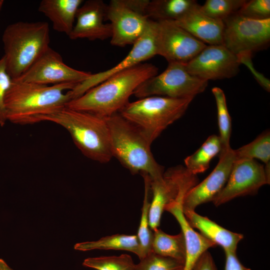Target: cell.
Returning <instances> with one entry per match:
<instances>
[{
  "label": "cell",
  "instance_id": "cell-33",
  "mask_svg": "<svg viewBox=\"0 0 270 270\" xmlns=\"http://www.w3.org/2000/svg\"><path fill=\"white\" fill-rule=\"evenodd\" d=\"M12 81L8 74L6 61L4 56L0 58V126H3L8 121L4 106L6 93L10 88Z\"/></svg>",
  "mask_w": 270,
  "mask_h": 270
},
{
  "label": "cell",
  "instance_id": "cell-19",
  "mask_svg": "<svg viewBox=\"0 0 270 270\" xmlns=\"http://www.w3.org/2000/svg\"><path fill=\"white\" fill-rule=\"evenodd\" d=\"M199 6L198 4L174 22L205 44H222L224 21L206 16L200 10Z\"/></svg>",
  "mask_w": 270,
  "mask_h": 270
},
{
  "label": "cell",
  "instance_id": "cell-36",
  "mask_svg": "<svg viewBox=\"0 0 270 270\" xmlns=\"http://www.w3.org/2000/svg\"><path fill=\"white\" fill-rule=\"evenodd\" d=\"M226 260L224 270H251L243 266L237 258L236 252L225 253Z\"/></svg>",
  "mask_w": 270,
  "mask_h": 270
},
{
  "label": "cell",
  "instance_id": "cell-37",
  "mask_svg": "<svg viewBox=\"0 0 270 270\" xmlns=\"http://www.w3.org/2000/svg\"><path fill=\"white\" fill-rule=\"evenodd\" d=\"M0 270H14L2 259L0 258Z\"/></svg>",
  "mask_w": 270,
  "mask_h": 270
},
{
  "label": "cell",
  "instance_id": "cell-31",
  "mask_svg": "<svg viewBox=\"0 0 270 270\" xmlns=\"http://www.w3.org/2000/svg\"><path fill=\"white\" fill-rule=\"evenodd\" d=\"M184 266L182 262L152 251L135 264L134 270H183Z\"/></svg>",
  "mask_w": 270,
  "mask_h": 270
},
{
  "label": "cell",
  "instance_id": "cell-10",
  "mask_svg": "<svg viewBox=\"0 0 270 270\" xmlns=\"http://www.w3.org/2000/svg\"><path fill=\"white\" fill-rule=\"evenodd\" d=\"M270 182V174L256 160H236L226 185L212 202L218 206L236 198L255 194Z\"/></svg>",
  "mask_w": 270,
  "mask_h": 270
},
{
  "label": "cell",
  "instance_id": "cell-6",
  "mask_svg": "<svg viewBox=\"0 0 270 270\" xmlns=\"http://www.w3.org/2000/svg\"><path fill=\"white\" fill-rule=\"evenodd\" d=\"M194 98L150 96L129 102L118 113L152 144L168 126L184 114Z\"/></svg>",
  "mask_w": 270,
  "mask_h": 270
},
{
  "label": "cell",
  "instance_id": "cell-1",
  "mask_svg": "<svg viewBox=\"0 0 270 270\" xmlns=\"http://www.w3.org/2000/svg\"><path fill=\"white\" fill-rule=\"evenodd\" d=\"M158 68L141 63L116 73L72 100L66 106L106 118L118 113L129 102L136 88L146 80L156 75Z\"/></svg>",
  "mask_w": 270,
  "mask_h": 270
},
{
  "label": "cell",
  "instance_id": "cell-3",
  "mask_svg": "<svg viewBox=\"0 0 270 270\" xmlns=\"http://www.w3.org/2000/svg\"><path fill=\"white\" fill-rule=\"evenodd\" d=\"M44 121L66 129L78 148L88 158L104 164L112 158L106 118L64 106L40 116L37 123Z\"/></svg>",
  "mask_w": 270,
  "mask_h": 270
},
{
  "label": "cell",
  "instance_id": "cell-20",
  "mask_svg": "<svg viewBox=\"0 0 270 270\" xmlns=\"http://www.w3.org/2000/svg\"><path fill=\"white\" fill-rule=\"evenodd\" d=\"M183 212L192 228L198 229L202 236L216 246H220L225 253L236 252L238 242L244 238L242 234L228 230L194 210L183 211Z\"/></svg>",
  "mask_w": 270,
  "mask_h": 270
},
{
  "label": "cell",
  "instance_id": "cell-26",
  "mask_svg": "<svg viewBox=\"0 0 270 270\" xmlns=\"http://www.w3.org/2000/svg\"><path fill=\"white\" fill-rule=\"evenodd\" d=\"M144 180V194L143 205L142 209V214L138 226L137 237L138 238L142 253V258L152 251V244L153 236V231L149 226L148 212L150 202L149 196L150 189V178L146 174H141ZM140 259V260H141Z\"/></svg>",
  "mask_w": 270,
  "mask_h": 270
},
{
  "label": "cell",
  "instance_id": "cell-25",
  "mask_svg": "<svg viewBox=\"0 0 270 270\" xmlns=\"http://www.w3.org/2000/svg\"><path fill=\"white\" fill-rule=\"evenodd\" d=\"M221 150L219 136L211 135L198 150L185 158V168L190 174L194 175L204 172L209 168L210 160L219 154Z\"/></svg>",
  "mask_w": 270,
  "mask_h": 270
},
{
  "label": "cell",
  "instance_id": "cell-18",
  "mask_svg": "<svg viewBox=\"0 0 270 270\" xmlns=\"http://www.w3.org/2000/svg\"><path fill=\"white\" fill-rule=\"evenodd\" d=\"M190 188L186 186L178 198L166 206L164 210L172 214L178 222L183 234L186 249V256L183 270H192L200 256L210 248L216 245L201 234L196 232L186 218L182 210V202L186 192Z\"/></svg>",
  "mask_w": 270,
  "mask_h": 270
},
{
  "label": "cell",
  "instance_id": "cell-30",
  "mask_svg": "<svg viewBox=\"0 0 270 270\" xmlns=\"http://www.w3.org/2000/svg\"><path fill=\"white\" fill-rule=\"evenodd\" d=\"M246 0H207L199 10L210 17L224 20L237 12Z\"/></svg>",
  "mask_w": 270,
  "mask_h": 270
},
{
  "label": "cell",
  "instance_id": "cell-13",
  "mask_svg": "<svg viewBox=\"0 0 270 270\" xmlns=\"http://www.w3.org/2000/svg\"><path fill=\"white\" fill-rule=\"evenodd\" d=\"M157 22L151 20L144 34L132 46L128 55L119 63L108 70L92 74L70 90L72 100L103 82L112 76L131 68L157 55Z\"/></svg>",
  "mask_w": 270,
  "mask_h": 270
},
{
  "label": "cell",
  "instance_id": "cell-24",
  "mask_svg": "<svg viewBox=\"0 0 270 270\" xmlns=\"http://www.w3.org/2000/svg\"><path fill=\"white\" fill-rule=\"evenodd\" d=\"M153 231L152 250L159 255L171 258L184 264L186 256L184 236L181 232L170 235L159 228Z\"/></svg>",
  "mask_w": 270,
  "mask_h": 270
},
{
  "label": "cell",
  "instance_id": "cell-9",
  "mask_svg": "<svg viewBox=\"0 0 270 270\" xmlns=\"http://www.w3.org/2000/svg\"><path fill=\"white\" fill-rule=\"evenodd\" d=\"M223 21L222 44L235 54L244 52H253L268 46L270 18L252 20L236 12Z\"/></svg>",
  "mask_w": 270,
  "mask_h": 270
},
{
  "label": "cell",
  "instance_id": "cell-14",
  "mask_svg": "<svg viewBox=\"0 0 270 270\" xmlns=\"http://www.w3.org/2000/svg\"><path fill=\"white\" fill-rule=\"evenodd\" d=\"M240 65L236 55L223 44L206 46L185 64L190 74L208 82L236 76Z\"/></svg>",
  "mask_w": 270,
  "mask_h": 270
},
{
  "label": "cell",
  "instance_id": "cell-34",
  "mask_svg": "<svg viewBox=\"0 0 270 270\" xmlns=\"http://www.w3.org/2000/svg\"><path fill=\"white\" fill-rule=\"evenodd\" d=\"M252 54L250 52H244L238 54L236 56L238 62L240 64L246 65L260 85L267 92H270V80L254 68L252 62Z\"/></svg>",
  "mask_w": 270,
  "mask_h": 270
},
{
  "label": "cell",
  "instance_id": "cell-35",
  "mask_svg": "<svg viewBox=\"0 0 270 270\" xmlns=\"http://www.w3.org/2000/svg\"><path fill=\"white\" fill-rule=\"evenodd\" d=\"M192 270H217L212 258L208 250L198 258Z\"/></svg>",
  "mask_w": 270,
  "mask_h": 270
},
{
  "label": "cell",
  "instance_id": "cell-4",
  "mask_svg": "<svg viewBox=\"0 0 270 270\" xmlns=\"http://www.w3.org/2000/svg\"><path fill=\"white\" fill-rule=\"evenodd\" d=\"M112 157L132 174H146L152 180L163 178L164 167L155 160L148 142L131 123L116 113L106 118Z\"/></svg>",
  "mask_w": 270,
  "mask_h": 270
},
{
  "label": "cell",
  "instance_id": "cell-27",
  "mask_svg": "<svg viewBox=\"0 0 270 270\" xmlns=\"http://www.w3.org/2000/svg\"><path fill=\"white\" fill-rule=\"evenodd\" d=\"M236 160H260L265 164L270 160V132L266 130L250 143L234 150Z\"/></svg>",
  "mask_w": 270,
  "mask_h": 270
},
{
  "label": "cell",
  "instance_id": "cell-32",
  "mask_svg": "<svg viewBox=\"0 0 270 270\" xmlns=\"http://www.w3.org/2000/svg\"><path fill=\"white\" fill-rule=\"evenodd\" d=\"M236 13L242 17L252 20L270 18V0H246Z\"/></svg>",
  "mask_w": 270,
  "mask_h": 270
},
{
  "label": "cell",
  "instance_id": "cell-21",
  "mask_svg": "<svg viewBox=\"0 0 270 270\" xmlns=\"http://www.w3.org/2000/svg\"><path fill=\"white\" fill-rule=\"evenodd\" d=\"M82 0H42L38 10L52 22L54 30L68 36L76 20V14Z\"/></svg>",
  "mask_w": 270,
  "mask_h": 270
},
{
  "label": "cell",
  "instance_id": "cell-23",
  "mask_svg": "<svg viewBox=\"0 0 270 270\" xmlns=\"http://www.w3.org/2000/svg\"><path fill=\"white\" fill-rule=\"evenodd\" d=\"M75 250L88 251L93 250H126L136 254L140 260L142 253L136 235L116 234L106 236L96 241L76 244Z\"/></svg>",
  "mask_w": 270,
  "mask_h": 270
},
{
  "label": "cell",
  "instance_id": "cell-7",
  "mask_svg": "<svg viewBox=\"0 0 270 270\" xmlns=\"http://www.w3.org/2000/svg\"><path fill=\"white\" fill-rule=\"evenodd\" d=\"M208 82L190 74L185 64L168 62L166 68L143 82L133 94L138 98L150 96L174 98H194L204 92Z\"/></svg>",
  "mask_w": 270,
  "mask_h": 270
},
{
  "label": "cell",
  "instance_id": "cell-28",
  "mask_svg": "<svg viewBox=\"0 0 270 270\" xmlns=\"http://www.w3.org/2000/svg\"><path fill=\"white\" fill-rule=\"evenodd\" d=\"M212 92L215 98L217 108L220 132L218 136L222 144V150L220 153V154L231 148L230 144L232 132L231 118L227 108L226 98L224 91L220 88L214 87L212 88Z\"/></svg>",
  "mask_w": 270,
  "mask_h": 270
},
{
  "label": "cell",
  "instance_id": "cell-11",
  "mask_svg": "<svg viewBox=\"0 0 270 270\" xmlns=\"http://www.w3.org/2000/svg\"><path fill=\"white\" fill-rule=\"evenodd\" d=\"M157 22L156 54L168 62L186 64L206 46L172 21Z\"/></svg>",
  "mask_w": 270,
  "mask_h": 270
},
{
  "label": "cell",
  "instance_id": "cell-22",
  "mask_svg": "<svg viewBox=\"0 0 270 270\" xmlns=\"http://www.w3.org/2000/svg\"><path fill=\"white\" fill-rule=\"evenodd\" d=\"M198 5L194 0H149L146 12L154 21H176Z\"/></svg>",
  "mask_w": 270,
  "mask_h": 270
},
{
  "label": "cell",
  "instance_id": "cell-12",
  "mask_svg": "<svg viewBox=\"0 0 270 270\" xmlns=\"http://www.w3.org/2000/svg\"><path fill=\"white\" fill-rule=\"evenodd\" d=\"M91 74L90 72L77 70L66 64L60 54L50 46L26 72L15 79L24 82L54 85L79 84Z\"/></svg>",
  "mask_w": 270,
  "mask_h": 270
},
{
  "label": "cell",
  "instance_id": "cell-17",
  "mask_svg": "<svg viewBox=\"0 0 270 270\" xmlns=\"http://www.w3.org/2000/svg\"><path fill=\"white\" fill-rule=\"evenodd\" d=\"M106 6L102 0H88L83 2L78 10L76 22L68 36L69 38H86L90 40H103L110 38V24L105 23Z\"/></svg>",
  "mask_w": 270,
  "mask_h": 270
},
{
  "label": "cell",
  "instance_id": "cell-38",
  "mask_svg": "<svg viewBox=\"0 0 270 270\" xmlns=\"http://www.w3.org/2000/svg\"><path fill=\"white\" fill-rule=\"evenodd\" d=\"M4 2V1L3 0H0V11L2 8Z\"/></svg>",
  "mask_w": 270,
  "mask_h": 270
},
{
  "label": "cell",
  "instance_id": "cell-2",
  "mask_svg": "<svg viewBox=\"0 0 270 270\" xmlns=\"http://www.w3.org/2000/svg\"><path fill=\"white\" fill-rule=\"evenodd\" d=\"M78 84L48 86L12 78L4 99L7 120L21 125L37 123L40 116L66 106L72 99L70 90Z\"/></svg>",
  "mask_w": 270,
  "mask_h": 270
},
{
  "label": "cell",
  "instance_id": "cell-8",
  "mask_svg": "<svg viewBox=\"0 0 270 270\" xmlns=\"http://www.w3.org/2000/svg\"><path fill=\"white\" fill-rule=\"evenodd\" d=\"M148 0H111L106 6V20L112 28L110 44L133 45L144 34L151 20L146 12Z\"/></svg>",
  "mask_w": 270,
  "mask_h": 270
},
{
  "label": "cell",
  "instance_id": "cell-5",
  "mask_svg": "<svg viewBox=\"0 0 270 270\" xmlns=\"http://www.w3.org/2000/svg\"><path fill=\"white\" fill-rule=\"evenodd\" d=\"M6 71L12 78L22 76L50 47L47 22H17L8 25L2 37Z\"/></svg>",
  "mask_w": 270,
  "mask_h": 270
},
{
  "label": "cell",
  "instance_id": "cell-29",
  "mask_svg": "<svg viewBox=\"0 0 270 270\" xmlns=\"http://www.w3.org/2000/svg\"><path fill=\"white\" fill-rule=\"evenodd\" d=\"M135 264L128 254L89 258L82 265L96 270H134Z\"/></svg>",
  "mask_w": 270,
  "mask_h": 270
},
{
  "label": "cell",
  "instance_id": "cell-15",
  "mask_svg": "<svg viewBox=\"0 0 270 270\" xmlns=\"http://www.w3.org/2000/svg\"><path fill=\"white\" fill-rule=\"evenodd\" d=\"M198 181L196 175L190 174L182 166L169 168L158 180H150L152 200L148 212L149 226L152 230L158 228L166 206L175 200L187 184Z\"/></svg>",
  "mask_w": 270,
  "mask_h": 270
},
{
  "label": "cell",
  "instance_id": "cell-16",
  "mask_svg": "<svg viewBox=\"0 0 270 270\" xmlns=\"http://www.w3.org/2000/svg\"><path fill=\"white\" fill-rule=\"evenodd\" d=\"M218 156L219 161L212 172L185 194L183 211L194 210L198 206L212 202L226 185L236 160L234 150L230 148Z\"/></svg>",
  "mask_w": 270,
  "mask_h": 270
}]
</instances>
